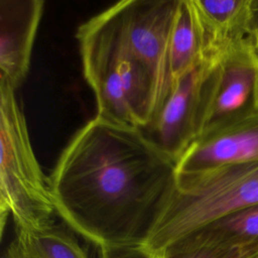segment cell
I'll use <instances>...</instances> for the list:
<instances>
[{
    "label": "cell",
    "mask_w": 258,
    "mask_h": 258,
    "mask_svg": "<svg viewBox=\"0 0 258 258\" xmlns=\"http://www.w3.org/2000/svg\"><path fill=\"white\" fill-rule=\"evenodd\" d=\"M252 11H253L252 31L250 34L249 42L253 47V49L258 54V0H252Z\"/></svg>",
    "instance_id": "cell-16"
},
{
    "label": "cell",
    "mask_w": 258,
    "mask_h": 258,
    "mask_svg": "<svg viewBox=\"0 0 258 258\" xmlns=\"http://www.w3.org/2000/svg\"><path fill=\"white\" fill-rule=\"evenodd\" d=\"M43 7V0H0V85L16 90L24 82Z\"/></svg>",
    "instance_id": "cell-9"
},
{
    "label": "cell",
    "mask_w": 258,
    "mask_h": 258,
    "mask_svg": "<svg viewBox=\"0 0 258 258\" xmlns=\"http://www.w3.org/2000/svg\"><path fill=\"white\" fill-rule=\"evenodd\" d=\"M257 113L258 54L246 42L224 55L205 80L200 136Z\"/></svg>",
    "instance_id": "cell-5"
},
{
    "label": "cell",
    "mask_w": 258,
    "mask_h": 258,
    "mask_svg": "<svg viewBox=\"0 0 258 258\" xmlns=\"http://www.w3.org/2000/svg\"><path fill=\"white\" fill-rule=\"evenodd\" d=\"M99 249V258H155L142 244L106 245Z\"/></svg>",
    "instance_id": "cell-15"
},
{
    "label": "cell",
    "mask_w": 258,
    "mask_h": 258,
    "mask_svg": "<svg viewBox=\"0 0 258 258\" xmlns=\"http://www.w3.org/2000/svg\"><path fill=\"white\" fill-rule=\"evenodd\" d=\"M76 38L96 116L147 128L153 117L152 86L126 39L119 2L83 22Z\"/></svg>",
    "instance_id": "cell-2"
},
{
    "label": "cell",
    "mask_w": 258,
    "mask_h": 258,
    "mask_svg": "<svg viewBox=\"0 0 258 258\" xmlns=\"http://www.w3.org/2000/svg\"><path fill=\"white\" fill-rule=\"evenodd\" d=\"M199 230L231 246L255 242L258 240V204L228 214Z\"/></svg>",
    "instance_id": "cell-14"
},
{
    "label": "cell",
    "mask_w": 258,
    "mask_h": 258,
    "mask_svg": "<svg viewBox=\"0 0 258 258\" xmlns=\"http://www.w3.org/2000/svg\"><path fill=\"white\" fill-rule=\"evenodd\" d=\"M203 61L202 46L190 0H178L169 37V71L174 84Z\"/></svg>",
    "instance_id": "cell-12"
},
{
    "label": "cell",
    "mask_w": 258,
    "mask_h": 258,
    "mask_svg": "<svg viewBox=\"0 0 258 258\" xmlns=\"http://www.w3.org/2000/svg\"><path fill=\"white\" fill-rule=\"evenodd\" d=\"M57 214L100 248L142 244L176 186V161L139 127L98 116L68 142L50 173Z\"/></svg>",
    "instance_id": "cell-1"
},
{
    "label": "cell",
    "mask_w": 258,
    "mask_h": 258,
    "mask_svg": "<svg viewBox=\"0 0 258 258\" xmlns=\"http://www.w3.org/2000/svg\"><path fill=\"white\" fill-rule=\"evenodd\" d=\"M258 204V160L177 176L176 186L142 246L155 258L208 224Z\"/></svg>",
    "instance_id": "cell-3"
},
{
    "label": "cell",
    "mask_w": 258,
    "mask_h": 258,
    "mask_svg": "<svg viewBox=\"0 0 258 258\" xmlns=\"http://www.w3.org/2000/svg\"><path fill=\"white\" fill-rule=\"evenodd\" d=\"M258 160V113L195 140L176 162V175Z\"/></svg>",
    "instance_id": "cell-8"
},
{
    "label": "cell",
    "mask_w": 258,
    "mask_h": 258,
    "mask_svg": "<svg viewBox=\"0 0 258 258\" xmlns=\"http://www.w3.org/2000/svg\"><path fill=\"white\" fill-rule=\"evenodd\" d=\"M257 252L258 240L245 246H231L198 230L168 246L156 258H249Z\"/></svg>",
    "instance_id": "cell-13"
},
{
    "label": "cell",
    "mask_w": 258,
    "mask_h": 258,
    "mask_svg": "<svg viewBox=\"0 0 258 258\" xmlns=\"http://www.w3.org/2000/svg\"><path fill=\"white\" fill-rule=\"evenodd\" d=\"M1 258H89L74 231L55 223L41 232L15 234Z\"/></svg>",
    "instance_id": "cell-11"
},
{
    "label": "cell",
    "mask_w": 258,
    "mask_h": 258,
    "mask_svg": "<svg viewBox=\"0 0 258 258\" xmlns=\"http://www.w3.org/2000/svg\"><path fill=\"white\" fill-rule=\"evenodd\" d=\"M177 4L178 0L119 1L122 25L128 44L151 82L152 121L172 90L169 37Z\"/></svg>",
    "instance_id": "cell-6"
},
{
    "label": "cell",
    "mask_w": 258,
    "mask_h": 258,
    "mask_svg": "<svg viewBox=\"0 0 258 258\" xmlns=\"http://www.w3.org/2000/svg\"><path fill=\"white\" fill-rule=\"evenodd\" d=\"M49 177L35 156L16 90L0 85V221L15 234L41 232L54 224Z\"/></svg>",
    "instance_id": "cell-4"
},
{
    "label": "cell",
    "mask_w": 258,
    "mask_h": 258,
    "mask_svg": "<svg viewBox=\"0 0 258 258\" xmlns=\"http://www.w3.org/2000/svg\"><path fill=\"white\" fill-rule=\"evenodd\" d=\"M213 66L202 61L181 77L157 116L143 129L176 162L200 136L203 88Z\"/></svg>",
    "instance_id": "cell-7"
},
{
    "label": "cell",
    "mask_w": 258,
    "mask_h": 258,
    "mask_svg": "<svg viewBox=\"0 0 258 258\" xmlns=\"http://www.w3.org/2000/svg\"><path fill=\"white\" fill-rule=\"evenodd\" d=\"M201 39L202 59L218 63L233 48L249 42L252 0H190Z\"/></svg>",
    "instance_id": "cell-10"
},
{
    "label": "cell",
    "mask_w": 258,
    "mask_h": 258,
    "mask_svg": "<svg viewBox=\"0 0 258 258\" xmlns=\"http://www.w3.org/2000/svg\"><path fill=\"white\" fill-rule=\"evenodd\" d=\"M249 258H258V252L257 253H255L254 255H252L251 257H249Z\"/></svg>",
    "instance_id": "cell-17"
}]
</instances>
